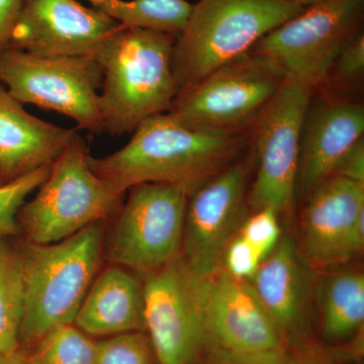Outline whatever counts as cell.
<instances>
[{"mask_svg":"<svg viewBox=\"0 0 364 364\" xmlns=\"http://www.w3.org/2000/svg\"><path fill=\"white\" fill-rule=\"evenodd\" d=\"M245 142V134L189 126L164 112L136 127L121 149L90 156V164L121 196L142 183L172 184L191 196L236 161Z\"/></svg>","mask_w":364,"mask_h":364,"instance_id":"obj_1","label":"cell"},{"mask_svg":"<svg viewBox=\"0 0 364 364\" xmlns=\"http://www.w3.org/2000/svg\"><path fill=\"white\" fill-rule=\"evenodd\" d=\"M176 39L123 25L98 50L102 132L133 133L146 119L168 112L178 93L172 70Z\"/></svg>","mask_w":364,"mask_h":364,"instance_id":"obj_2","label":"cell"},{"mask_svg":"<svg viewBox=\"0 0 364 364\" xmlns=\"http://www.w3.org/2000/svg\"><path fill=\"white\" fill-rule=\"evenodd\" d=\"M105 221L52 244L20 241L25 306L20 345L32 344L55 326L74 324L104 257Z\"/></svg>","mask_w":364,"mask_h":364,"instance_id":"obj_3","label":"cell"},{"mask_svg":"<svg viewBox=\"0 0 364 364\" xmlns=\"http://www.w3.org/2000/svg\"><path fill=\"white\" fill-rule=\"evenodd\" d=\"M304 9L289 0H198L172 50L178 92L247 54Z\"/></svg>","mask_w":364,"mask_h":364,"instance_id":"obj_4","label":"cell"},{"mask_svg":"<svg viewBox=\"0 0 364 364\" xmlns=\"http://www.w3.org/2000/svg\"><path fill=\"white\" fill-rule=\"evenodd\" d=\"M90 153L77 134L53 161L32 200L18 210L20 235L35 244H52L78 233L121 207L114 193L91 169Z\"/></svg>","mask_w":364,"mask_h":364,"instance_id":"obj_5","label":"cell"},{"mask_svg":"<svg viewBox=\"0 0 364 364\" xmlns=\"http://www.w3.org/2000/svg\"><path fill=\"white\" fill-rule=\"evenodd\" d=\"M363 0H330L305 7L258 41L250 53L313 90L326 82L340 53L363 33Z\"/></svg>","mask_w":364,"mask_h":364,"instance_id":"obj_6","label":"cell"},{"mask_svg":"<svg viewBox=\"0 0 364 364\" xmlns=\"http://www.w3.org/2000/svg\"><path fill=\"white\" fill-rule=\"evenodd\" d=\"M286 81L272 62L248 52L179 91L167 112L189 126L244 134Z\"/></svg>","mask_w":364,"mask_h":364,"instance_id":"obj_7","label":"cell"},{"mask_svg":"<svg viewBox=\"0 0 364 364\" xmlns=\"http://www.w3.org/2000/svg\"><path fill=\"white\" fill-rule=\"evenodd\" d=\"M102 81L92 55L38 56L11 48L0 54V82L16 100L70 117L80 130L102 132Z\"/></svg>","mask_w":364,"mask_h":364,"instance_id":"obj_8","label":"cell"},{"mask_svg":"<svg viewBox=\"0 0 364 364\" xmlns=\"http://www.w3.org/2000/svg\"><path fill=\"white\" fill-rule=\"evenodd\" d=\"M129 191L105 242L104 256L143 277L181 255L189 196L166 183L138 184Z\"/></svg>","mask_w":364,"mask_h":364,"instance_id":"obj_9","label":"cell"},{"mask_svg":"<svg viewBox=\"0 0 364 364\" xmlns=\"http://www.w3.org/2000/svg\"><path fill=\"white\" fill-rule=\"evenodd\" d=\"M312 90L287 79L256 119V176L247 198L253 210L287 215L298 184L301 132Z\"/></svg>","mask_w":364,"mask_h":364,"instance_id":"obj_10","label":"cell"},{"mask_svg":"<svg viewBox=\"0 0 364 364\" xmlns=\"http://www.w3.org/2000/svg\"><path fill=\"white\" fill-rule=\"evenodd\" d=\"M144 323L158 364H196L208 342L200 275L182 256L143 275Z\"/></svg>","mask_w":364,"mask_h":364,"instance_id":"obj_11","label":"cell"},{"mask_svg":"<svg viewBox=\"0 0 364 364\" xmlns=\"http://www.w3.org/2000/svg\"><path fill=\"white\" fill-rule=\"evenodd\" d=\"M299 254L315 272L344 267L364 249V183L333 176L306 196Z\"/></svg>","mask_w":364,"mask_h":364,"instance_id":"obj_12","label":"cell"},{"mask_svg":"<svg viewBox=\"0 0 364 364\" xmlns=\"http://www.w3.org/2000/svg\"><path fill=\"white\" fill-rule=\"evenodd\" d=\"M248 176L247 163L235 161L188 196L181 256L200 277L222 267L228 244L247 217Z\"/></svg>","mask_w":364,"mask_h":364,"instance_id":"obj_13","label":"cell"},{"mask_svg":"<svg viewBox=\"0 0 364 364\" xmlns=\"http://www.w3.org/2000/svg\"><path fill=\"white\" fill-rule=\"evenodd\" d=\"M122 26L79 0H23L7 48L38 56H95Z\"/></svg>","mask_w":364,"mask_h":364,"instance_id":"obj_14","label":"cell"},{"mask_svg":"<svg viewBox=\"0 0 364 364\" xmlns=\"http://www.w3.org/2000/svg\"><path fill=\"white\" fill-rule=\"evenodd\" d=\"M200 298L208 340L229 350H284L286 345L250 282L220 268L200 277Z\"/></svg>","mask_w":364,"mask_h":364,"instance_id":"obj_15","label":"cell"},{"mask_svg":"<svg viewBox=\"0 0 364 364\" xmlns=\"http://www.w3.org/2000/svg\"><path fill=\"white\" fill-rule=\"evenodd\" d=\"M312 272L293 239L282 236L249 282L277 325L286 348L310 338L315 291Z\"/></svg>","mask_w":364,"mask_h":364,"instance_id":"obj_16","label":"cell"},{"mask_svg":"<svg viewBox=\"0 0 364 364\" xmlns=\"http://www.w3.org/2000/svg\"><path fill=\"white\" fill-rule=\"evenodd\" d=\"M363 105L352 100L323 102L306 112L303 132L298 183L306 196L336 173L349 151L363 140Z\"/></svg>","mask_w":364,"mask_h":364,"instance_id":"obj_17","label":"cell"},{"mask_svg":"<svg viewBox=\"0 0 364 364\" xmlns=\"http://www.w3.org/2000/svg\"><path fill=\"white\" fill-rule=\"evenodd\" d=\"M77 134L31 114L0 82V177L6 183L51 164Z\"/></svg>","mask_w":364,"mask_h":364,"instance_id":"obj_18","label":"cell"},{"mask_svg":"<svg viewBox=\"0 0 364 364\" xmlns=\"http://www.w3.org/2000/svg\"><path fill=\"white\" fill-rule=\"evenodd\" d=\"M74 324L91 336L145 331L142 275L111 263L97 273Z\"/></svg>","mask_w":364,"mask_h":364,"instance_id":"obj_19","label":"cell"},{"mask_svg":"<svg viewBox=\"0 0 364 364\" xmlns=\"http://www.w3.org/2000/svg\"><path fill=\"white\" fill-rule=\"evenodd\" d=\"M314 291L321 333L326 341L338 343L363 332V272L345 269L327 273Z\"/></svg>","mask_w":364,"mask_h":364,"instance_id":"obj_20","label":"cell"},{"mask_svg":"<svg viewBox=\"0 0 364 364\" xmlns=\"http://www.w3.org/2000/svg\"><path fill=\"white\" fill-rule=\"evenodd\" d=\"M23 306L25 287L20 252L11 238H0V351L21 348Z\"/></svg>","mask_w":364,"mask_h":364,"instance_id":"obj_21","label":"cell"},{"mask_svg":"<svg viewBox=\"0 0 364 364\" xmlns=\"http://www.w3.org/2000/svg\"><path fill=\"white\" fill-rule=\"evenodd\" d=\"M97 342L75 324L55 326L26 354L28 364H95Z\"/></svg>","mask_w":364,"mask_h":364,"instance_id":"obj_22","label":"cell"},{"mask_svg":"<svg viewBox=\"0 0 364 364\" xmlns=\"http://www.w3.org/2000/svg\"><path fill=\"white\" fill-rule=\"evenodd\" d=\"M52 164V163H51ZM51 164L45 165L25 176L0 186V238L20 236L18 210L26 198L37 191L49 174Z\"/></svg>","mask_w":364,"mask_h":364,"instance_id":"obj_23","label":"cell"},{"mask_svg":"<svg viewBox=\"0 0 364 364\" xmlns=\"http://www.w3.org/2000/svg\"><path fill=\"white\" fill-rule=\"evenodd\" d=\"M95 364H158L145 331L114 335L97 342Z\"/></svg>","mask_w":364,"mask_h":364,"instance_id":"obj_24","label":"cell"},{"mask_svg":"<svg viewBox=\"0 0 364 364\" xmlns=\"http://www.w3.org/2000/svg\"><path fill=\"white\" fill-rule=\"evenodd\" d=\"M238 234L261 256L262 260L274 250L282 239L279 215L272 208L254 210L242 223Z\"/></svg>","mask_w":364,"mask_h":364,"instance_id":"obj_25","label":"cell"},{"mask_svg":"<svg viewBox=\"0 0 364 364\" xmlns=\"http://www.w3.org/2000/svg\"><path fill=\"white\" fill-rule=\"evenodd\" d=\"M196 364H287V349L265 352L229 350L208 340Z\"/></svg>","mask_w":364,"mask_h":364,"instance_id":"obj_26","label":"cell"},{"mask_svg":"<svg viewBox=\"0 0 364 364\" xmlns=\"http://www.w3.org/2000/svg\"><path fill=\"white\" fill-rule=\"evenodd\" d=\"M262 261L259 253L243 237L237 234L225 250L222 268L236 279L250 282Z\"/></svg>","mask_w":364,"mask_h":364,"instance_id":"obj_27","label":"cell"},{"mask_svg":"<svg viewBox=\"0 0 364 364\" xmlns=\"http://www.w3.org/2000/svg\"><path fill=\"white\" fill-rule=\"evenodd\" d=\"M287 364H347L358 360L346 346L329 347L308 338L287 348Z\"/></svg>","mask_w":364,"mask_h":364,"instance_id":"obj_28","label":"cell"},{"mask_svg":"<svg viewBox=\"0 0 364 364\" xmlns=\"http://www.w3.org/2000/svg\"><path fill=\"white\" fill-rule=\"evenodd\" d=\"M363 71L364 35L363 33H360L340 53L333 64L328 77L332 76L341 82H352L360 78Z\"/></svg>","mask_w":364,"mask_h":364,"instance_id":"obj_29","label":"cell"},{"mask_svg":"<svg viewBox=\"0 0 364 364\" xmlns=\"http://www.w3.org/2000/svg\"><path fill=\"white\" fill-rule=\"evenodd\" d=\"M334 176L364 183V142L356 144L340 163Z\"/></svg>","mask_w":364,"mask_h":364,"instance_id":"obj_30","label":"cell"},{"mask_svg":"<svg viewBox=\"0 0 364 364\" xmlns=\"http://www.w3.org/2000/svg\"><path fill=\"white\" fill-rule=\"evenodd\" d=\"M23 0H0V54L9 46V36Z\"/></svg>","mask_w":364,"mask_h":364,"instance_id":"obj_31","label":"cell"},{"mask_svg":"<svg viewBox=\"0 0 364 364\" xmlns=\"http://www.w3.org/2000/svg\"><path fill=\"white\" fill-rule=\"evenodd\" d=\"M0 364H28L23 349L14 351H0Z\"/></svg>","mask_w":364,"mask_h":364,"instance_id":"obj_32","label":"cell"},{"mask_svg":"<svg viewBox=\"0 0 364 364\" xmlns=\"http://www.w3.org/2000/svg\"><path fill=\"white\" fill-rule=\"evenodd\" d=\"M293 4H298L301 7H308L315 6V4H323V2L330 1V0H289Z\"/></svg>","mask_w":364,"mask_h":364,"instance_id":"obj_33","label":"cell"},{"mask_svg":"<svg viewBox=\"0 0 364 364\" xmlns=\"http://www.w3.org/2000/svg\"><path fill=\"white\" fill-rule=\"evenodd\" d=\"M6 183L4 181H2L1 177H0V186H2V184Z\"/></svg>","mask_w":364,"mask_h":364,"instance_id":"obj_34","label":"cell"}]
</instances>
